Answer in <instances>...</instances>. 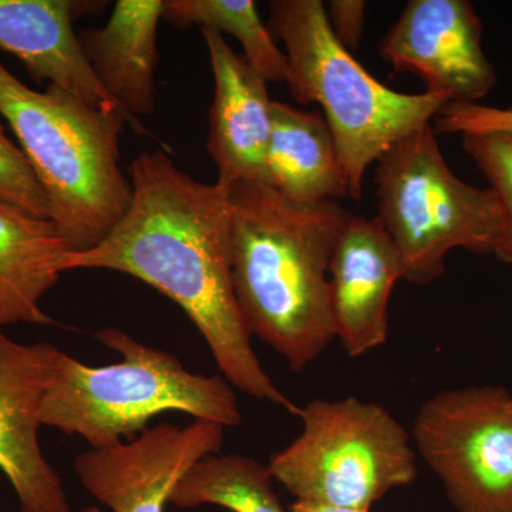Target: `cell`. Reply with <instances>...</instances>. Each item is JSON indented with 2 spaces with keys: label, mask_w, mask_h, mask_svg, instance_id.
Masks as SVG:
<instances>
[{
  "label": "cell",
  "mask_w": 512,
  "mask_h": 512,
  "mask_svg": "<svg viewBox=\"0 0 512 512\" xmlns=\"http://www.w3.org/2000/svg\"><path fill=\"white\" fill-rule=\"evenodd\" d=\"M207 46L214 100L207 150L218 168L217 184L264 183L266 148L272 130L268 82L214 29H201Z\"/></svg>",
  "instance_id": "4fadbf2b"
},
{
  "label": "cell",
  "mask_w": 512,
  "mask_h": 512,
  "mask_svg": "<svg viewBox=\"0 0 512 512\" xmlns=\"http://www.w3.org/2000/svg\"><path fill=\"white\" fill-rule=\"evenodd\" d=\"M268 10L269 32L285 43L289 92L298 103L322 107L349 195L360 201L367 168L451 99L394 92L376 80L333 36L322 0H272Z\"/></svg>",
  "instance_id": "5b68a950"
},
{
  "label": "cell",
  "mask_w": 512,
  "mask_h": 512,
  "mask_svg": "<svg viewBox=\"0 0 512 512\" xmlns=\"http://www.w3.org/2000/svg\"><path fill=\"white\" fill-rule=\"evenodd\" d=\"M483 25L467 0H410L379 53L394 72H412L426 92L444 94L451 103H478L497 84L485 56Z\"/></svg>",
  "instance_id": "30bf717a"
},
{
  "label": "cell",
  "mask_w": 512,
  "mask_h": 512,
  "mask_svg": "<svg viewBox=\"0 0 512 512\" xmlns=\"http://www.w3.org/2000/svg\"><path fill=\"white\" fill-rule=\"evenodd\" d=\"M128 178L126 215L96 247L70 252L64 272L109 269L153 286L187 313L232 386L298 416L256 356L235 298L228 190L194 180L161 150L141 153Z\"/></svg>",
  "instance_id": "6da1fadb"
},
{
  "label": "cell",
  "mask_w": 512,
  "mask_h": 512,
  "mask_svg": "<svg viewBox=\"0 0 512 512\" xmlns=\"http://www.w3.org/2000/svg\"><path fill=\"white\" fill-rule=\"evenodd\" d=\"M103 3L70 0H0V49L18 57L36 82H49L103 111H119L138 127L106 92L84 56L73 20Z\"/></svg>",
  "instance_id": "5bb4252c"
},
{
  "label": "cell",
  "mask_w": 512,
  "mask_h": 512,
  "mask_svg": "<svg viewBox=\"0 0 512 512\" xmlns=\"http://www.w3.org/2000/svg\"><path fill=\"white\" fill-rule=\"evenodd\" d=\"M225 427L195 420L163 423L114 446L92 448L74 461L83 487L113 512H164L188 470L220 453Z\"/></svg>",
  "instance_id": "9c48e42d"
},
{
  "label": "cell",
  "mask_w": 512,
  "mask_h": 512,
  "mask_svg": "<svg viewBox=\"0 0 512 512\" xmlns=\"http://www.w3.org/2000/svg\"><path fill=\"white\" fill-rule=\"evenodd\" d=\"M326 18L336 40L348 52L362 42L366 23V2L363 0H330L325 5Z\"/></svg>",
  "instance_id": "603a6c76"
},
{
  "label": "cell",
  "mask_w": 512,
  "mask_h": 512,
  "mask_svg": "<svg viewBox=\"0 0 512 512\" xmlns=\"http://www.w3.org/2000/svg\"><path fill=\"white\" fill-rule=\"evenodd\" d=\"M70 252L52 221L0 198V328L52 325L40 302L59 282Z\"/></svg>",
  "instance_id": "2e32d148"
},
{
  "label": "cell",
  "mask_w": 512,
  "mask_h": 512,
  "mask_svg": "<svg viewBox=\"0 0 512 512\" xmlns=\"http://www.w3.org/2000/svg\"><path fill=\"white\" fill-rule=\"evenodd\" d=\"M289 512H370V510H355V508H338L329 507V505H320L313 503H303V501H295L288 508Z\"/></svg>",
  "instance_id": "cb8c5ba5"
},
{
  "label": "cell",
  "mask_w": 512,
  "mask_h": 512,
  "mask_svg": "<svg viewBox=\"0 0 512 512\" xmlns=\"http://www.w3.org/2000/svg\"><path fill=\"white\" fill-rule=\"evenodd\" d=\"M264 183L296 204L339 201L349 195L338 146L322 113L272 103Z\"/></svg>",
  "instance_id": "e0dca14e"
},
{
  "label": "cell",
  "mask_w": 512,
  "mask_h": 512,
  "mask_svg": "<svg viewBox=\"0 0 512 512\" xmlns=\"http://www.w3.org/2000/svg\"><path fill=\"white\" fill-rule=\"evenodd\" d=\"M400 279L402 259L380 221L349 215L329 265L335 339L348 356L387 342L390 298Z\"/></svg>",
  "instance_id": "7c38bea8"
},
{
  "label": "cell",
  "mask_w": 512,
  "mask_h": 512,
  "mask_svg": "<svg viewBox=\"0 0 512 512\" xmlns=\"http://www.w3.org/2000/svg\"><path fill=\"white\" fill-rule=\"evenodd\" d=\"M0 126V198L28 211L35 217L50 220V205L42 185L37 181L28 158L6 136Z\"/></svg>",
  "instance_id": "44dd1931"
},
{
  "label": "cell",
  "mask_w": 512,
  "mask_h": 512,
  "mask_svg": "<svg viewBox=\"0 0 512 512\" xmlns=\"http://www.w3.org/2000/svg\"><path fill=\"white\" fill-rule=\"evenodd\" d=\"M79 512H100L99 508H96V507H86V508H83L82 511H79Z\"/></svg>",
  "instance_id": "d4e9b609"
},
{
  "label": "cell",
  "mask_w": 512,
  "mask_h": 512,
  "mask_svg": "<svg viewBox=\"0 0 512 512\" xmlns=\"http://www.w3.org/2000/svg\"><path fill=\"white\" fill-rule=\"evenodd\" d=\"M298 417L302 433L268 463L296 501L370 510L390 491L416 481L410 434L380 404L316 399Z\"/></svg>",
  "instance_id": "52a82bcc"
},
{
  "label": "cell",
  "mask_w": 512,
  "mask_h": 512,
  "mask_svg": "<svg viewBox=\"0 0 512 512\" xmlns=\"http://www.w3.org/2000/svg\"><path fill=\"white\" fill-rule=\"evenodd\" d=\"M57 353L49 343L15 342L0 328V471L22 512H72L62 480L39 443Z\"/></svg>",
  "instance_id": "8fae6325"
},
{
  "label": "cell",
  "mask_w": 512,
  "mask_h": 512,
  "mask_svg": "<svg viewBox=\"0 0 512 512\" xmlns=\"http://www.w3.org/2000/svg\"><path fill=\"white\" fill-rule=\"evenodd\" d=\"M163 19L178 29L197 25L234 36L245 60L266 82L288 83V59L262 22L254 0H167Z\"/></svg>",
  "instance_id": "d6986e66"
},
{
  "label": "cell",
  "mask_w": 512,
  "mask_h": 512,
  "mask_svg": "<svg viewBox=\"0 0 512 512\" xmlns=\"http://www.w3.org/2000/svg\"><path fill=\"white\" fill-rule=\"evenodd\" d=\"M228 194L239 309L251 335L301 373L335 339L329 265L350 214L339 201L296 204L254 181Z\"/></svg>",
  "instance_id": "7a4b0ae2"
},
{
  "label": "cell",
  "mask_w": 512,
  "mask_h": 512,
  "mask_svg": "<svg viewBox=\"0 0 512 512\" xmlns=\"http://www.w3.org/2000/svg\"><path fill=\"white\" fill-rule=\"evenodd\" d=\"M171 504L218 505L232 512H289L274 490L268 464L241 454H211L195 463L171 495Z\"/></svg>",
  "instance_id": "ac0fdd59"
},
{
  "label": "cell",
  "mask_w": 512,
  "mask_h": 512,
  "mask_svg": "<svg viewBox=\"0 0 512 512\" xmlns=\"http://www.w3.org/2000/svg\"><path fill=\"white\" fill-rule=\"evenodd\" d=\"M163 0H119L103 28L77 33L97 80L131 116L156 110L158 23Z\"/></svg>",
  "instance_id": "9a60e30c"
},
{
  "label": "cell",
  "mask_w": 512,
  "mask_h": 512,
  "mask_svg": "<svg viewBox=\"0 0 512 512\" xmlns=\"http://www.w3.org/2000/svg\"><path fill=\"white\" fill-rule=\"evenodd\" d=\"M463 147L503 202L505 227L494 255L512 266V133L463 136Z\"/></svg>",
  "instance_id": "ffe728a7"
},
{
  "label": "cell",
  "mask_w": 512,
  "mask_h": 512,
  "mask_svg": "<svg viewBox=\"0 0 512 512\" xmlns=\"http://www.w3.org/2000/svg\"><path fill=\"white\" fill-rule=\"evenodd\" d=\"M434 131L448 134L512 133V109L480 103H448L437 114Z\"/></svg>",
  "instance_id": "7402d4cb"
},
{
  "label": "cell",
  "mask_w": 512,
  "mask_h": 512,
  "mask_svg": "<svg viewBox=\"0 0 512 512\" xmlns=\"http://www.w3.org/2000/svg\"><path fill=\"white\" fill-rule=\"evenodd\" d=\"M376 163L377 220L399 252L404 281H437L453 249L494 255L505 227L503 202L493 188L464 183L450 170L431 124Z\"/></svg>",
  "instance_id": "8992f818"
},
{
  "label": "cell",
  "mask_w": 512,
  "mask_h": 512,
  "mask_svg": "<svg viewBox=\"0 0 512 512\" xmlns=\"http://www.w3.org/2000/svg\"><path fill=\"white\" fill-rule=\"evenodd\" d=\"M96 338L116 350L120 362L94 367L59 350L43 399V426L103 448L134 439L167 412L225 429L241 424L237 396L225 377L192 373L177 357L114 326L99 330Z\"/></svg>",
  "instance_id": "277c9868"
},
{
  "label": "cell",
  "mask_w": 512,
  "mask_h": 512,
  "mask_svg": "<svg viewBox=\"0 0 512 512\" xmlns=\"http://www.w3.org/2000/svg\"><path fill=\"white\" fill-rule=\"evenodd\" d=\"M412 437L457 512H512V394L483 384L421 404Z\"/></svg>",
  "instance_id": "ba28073f"
},
{
  "label": "cell",
  "mask_w": 512,
  "mask_h": 512,
  "mask_svg": "<svg viewBox=\"0 0 512 512\" xmlns=\"http://www.w3.org/2000/svg\"><path fill=\"white\" fill-rule=\"evenodd\" d=\"M0 116L19 140L50 205V221L73 251L96 247L126 215L133 185L120 167L119 111H103L49 84L36 92L0 63Z\"/></svg>",
  "instance_id": "3957f363"
}]
</instances>
